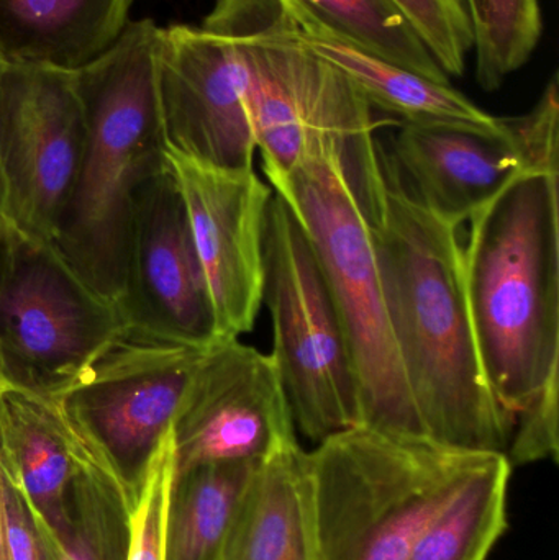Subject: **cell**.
Masks as SVG:
<instances>
[{
  "mask_svg": "<svg viewBox=\"0 0 559 560\" xmlns=\"http://www.w3.org/2000/svg\"><path fill=\"white\" fill-rule=\"evenodd\" d=\"M386 220L371 233L404 377L427 438L463 453L505 454L514 423L479 361L458 226L423 209L384 153Z\"/></svg>",
  "mask_w": 559,
  "mask_h": 560,
  "instance_id": "6da1fadb",
  "label": "cell"
},
{
  "mask_svg": "<svg viewBox=\"0 0 559 560\" xmlns=\"http://www.w3.org/2000/svg\"><path fill=\"white\" fill-rule=\"evenodd\" d=\"M202 26L235 52L263 171L328 161L370 232H377L387 209L384 151L357 84L308 48L282 0H217Z\"/></svg>",
  "mask_w": 559,
  "mask_h": 560,
  "instance_id": "7a4b0ae2",
  "label": "cell"
},
{
  "mask_svg": "<svg viewBox=\"0 0 559 560\" xmlns=\"http://www.w3.org/2000/svg\"><path fill=\"white\" fill-rule=\"evenodd\" d=\"M559 167H528L469 220L462 276L479 361L512 423L559 398Z\"/></svg>",
  "mask_w": 559,
  "mask_h": 560,
  "instance_id": "3957f363",
  "label": "cell"
},
{
  "mask_svg": "<svg viewBox=\"0 0 559 560\" xmlns=\"http://www.w3.org/2000/svg\"><path fill=\"white\" fill-rule=\"evenodd\" d=\"M161 35L153 20L128 22L107 51L74 71L84 153L51 245L79 278L118 305L138 197L167 166L158 91Z\"/></svg>",
  "mask_w": 559,
  "mask_h": 560,
  "instance_id": "277c9868",
  "label": "cell"
},
{
  "mask_svg": "<svg viewBox=\"0 0 559 560\" xmlns=\"http://www.w3.org/2000/svg\"><path fill=\"white\" fill-rule=\"evenodd\" d=\"M485 454L364 427L308 453L318 560H406Z\"/></svg>",
  "mask_w": 559,
  "mask_h": 560,
  "instance_id": "5b68a950",
  "label": "cell"
},
{
  "mask_svg": "<svg viewBox=\"0 0 559 560\" xmlns=\"http://www.w3.org/2000/svg\"><path fill=\"white\" fill-rule=\"evenodd\" d=\"M265 174L317 253L353 362L360 427L429 441L397 354L371 232L340 174L321 158L302 161L288 173Z\"/></svg>",
  "mask_w": 559,
  "mask_h": 560,
  "instance_id": "8992f818",
  "label": "cell"
},
{
  "mask_svg": "<svg viewBox=\"0 0 559 560\" xmlns=\"http://www.w3.org/2000/svg\"><path fill=\"white\" fill-rule=\"evenodd\" d=\"M263 303L301 433L318 444L360 427L357 377L334 296L304 226L275 190L263 229Z\"/></svg>",
  "mask_w": 559,
  "mask_h": 560,
  "instance_id": "52a82bcc",
  "label": "cell"
},
{
  "mask_svg": "<svg viewBox=\"0 0 559 560\" xmlns=\"http://www.w3.org/2000/svg\"><path fill=\"white\" fill-rule=\"evenodd\" d=\"M128 329L121 306L79 278L51 243L10 235L0 280V374L7 384L56 397Z\"/></svg>",
  "mask_w": 559,
  "mask_h": 560,
  "instance_id": "ba28073f",
  "label": "cell"
},
{
  "mask_svg": "<svg viewBox=\"0 0 559 560\" xmlns=\"http://www.w3.org/2000/svg\"><path fill=\"white\" fill-rule=\"evenodd\" d=\"M209 348L174 345L128 329L71 387L53 397L137 503L194 372Z\"/></svg>",
  "mask_w": 559,
  "mask_h": 560,
  "instance_id": "9c48e42d",
  "label": "cell"
},
{
  "mask_svg": "<svg viewBox=\"0 0 559 560\" xmlns=\"http://www.w3.org/2000/svg\"><path fill=\"white\" fill-rule=\"evenodd\" d=\"M84 143L74 71L7 62L0 79V171L9 235L51 243Z\"/></svg>",
  "mask_w": 559,
  "mask_h": 560,
  "instance_id": "30bf717a",
  "label": "cell"
},
{
  "mask_svg": "<svg viewBox=\"0 0 559 560\" xmlns=\"http://www.w3.org/2000/svg\"><path fill=\"white\" fill-rule=\"evenodd\" d=\"M389 163L423 209L459 229L522 171L559 167L558 75L531 112L504 118L501 133L403 125Z\"/></svg>",
  "mask_w": 559,
  "mask_h": 560,
  "instance_id": "8fae6325",
  "label": "cell"
},
{
  "mask_svg": "<svg viewBox=\"0 0 559 560\" xmlns=\"http://www.w3.org/2000/svg\"><path fill=\"white\" fill-rule=\"evenodd\" d=\"M294 441V417L272 355L238 338L210 346L174 421L176 472L207 464H261Z\"/></svg>",
  "mask_w": 559,
  "mask_h": 560,
  "instance_id": "7c38bea8",
  "label": "cell"
},
{
  "mask_svg": "<svg viewBox=\"0 0 559 560\" xmlns=\"http://www.w3.org/2000/svg\"><path fill=\"white\" fill-rule=\"evenodd\" d=\"M206 278L220 339L255 326L263 305V229L272 189L253 170H219L167 153Z\"/></svg>",
  "mask_w": 559,
  "mask_h": 560,
  "instance_id": "4fadbf2b",
  "label": "cell"
},
{
  "mask_svg": "<svg viewBox=\"0 0 559 560\" xmlns=\"http://www.w3.org/2000/svg\"><path fill=\"white\" fill-rule=\"evenodd\" d=\"M120 306L138 335L194 348L220 341L183 197L170 166L138 197Z\"/></svg>",
  "mask_w": 559,
  "mask_h": 560,
  "instance_id": "5bb4252c",
  "label": "cell"
},
{
  "mask_svg": "<svg viewBox=\"0 0 559 560\" xmlns=\"http://www.w3.org/2000/svg\"><path fill=\"white\" fill-rule=\"evenodd\" d=\"M158 91L167 153L219 170H253L258 150L229 39L203 26L163 28Z\"/></svg>",
  "mask_w": 559,
  "mask_h": 560,
  "instance_id": "9a60e30c",
  "label": "cell"
},
{
  "mask_svg": "<svg viewBox=\"0 0 559 560\" xmlns=\"http://www.w3.org/2000/svg\"><path fill=\"white\" fill-rule=\"evenodd\" d=\"M75 467L78 443L55 400L0 384V469L61 548L71 532Z\"/></svg>",
  "mask_w": 559,
  "mask_h": 560,
  "instance_id": "2e32d148",
  "label": "cell"
},
{
  "mask_svg": "<svg viewBox=\"0 0 559 560\" xmlns=\"http://www.w3.org/2000/svg\"><path fill=\"white\" fill-rule=\"evenodd\" d=\"M217 560H318L311 460L298 441L259 464Z\"/></svg>",
  "mask_w": 559,
  "mask_h": 560,
  "instance_id": "e0dca14e",
  "label": "cell"
},
{
  "mask_svg": "<svg viewBox=\"0 0 559 560\" xmlns=\"http://www.w3.org/2000/svg\"><path fill=\"white\" fill-rule=\"evenodd\" d=\"M135 0H0V56L78 71L107 51Z\"/></svg>",
  "mask_w": 559,
  "mask_h": 560,
  "instance_id": "ac0fdd59",
  "label": "cell"
},
{
  "mask_svg": "<svg viewBox=\"0 0 559 560\" xmlns=\"http://www.w3.org/2000/svg\"><path fill=\"white\" fill-rule=\"evenodd\" d=\"M298 23L308 48L340 68L357 84L371 108L399 117L403 125L459 127L488 133L504 130V118L482 110L452 84L432 81L371 55L311 20H298Z\"/></svg>",
  "mask_w": 559,
  "mask_h": 560,
  "instance_id": "d6986e66",
  "label": "cell"
},
{
  "mask_svg": "<svg viewBox=\"0 0 559 560\" xmlns=\"http://www.w3.org/2000/svg\"><path fill=\"white\" fill-rule=\"evenodd\" d=\"M511 463L485 454L455 495L427 523L406 560H486L508 529Z\"/></svg>",
  "mask_w": 559,
  "mask_h": 560,
  "instance_id": "ffe728a7",
  "label": "cell"
},
{
  "mask_svg": "<svg viewBox=\"0 0 559 560\" xmlns=\"http://www.w3.org/2000/svg\"><path fill=\"white\" fill-rule=\"evenodd\" d=\"M259 464H207L174 472L166 560H217Z\"/></svg>",
  "mask_w": 559,
  "mask_h": 560,
  "instance_id": "44dd1931",
  "label": "cell"
},
{
  "mask_svg": "<svg viewBox=\"0 0 559 560\" xmlns=\"http://www.w3.org/2000/svg\"><path fill=\"white\" fill-rule=\"evenodd\" d=\"M298 20H311L358 48L450 84L406 13L394 0H282Z\"/></svg>",
  "mask_w": 559,
  "mask_h": 560,
  "instance_id": "7402d4cb",
  "label": "cell"
},
{
  "mask_svg": "<svg viewBox=\"0 0 559 560\" xmlns=\"http://www.w3.org/2000/svg\"><path fill=\"white\" fill-rule=\"evenodd\" d=\"M75 443L78 467L69 495L71 532L59 560H127L133 502L101 457L78 436Z\"/></svg>",
  "mask_w": 559,
  "mask_h": 560,
  "instance_id": "603a6c76",
  "label": "cell"
},
{
  "mask_svg": "<svg viewBox=\"0 0 559 560\" xmlns=\"http://www.w3.org/2000/svg\"><path fill=\"white\" fill-rule=\"evenodd\" d=\"M466 5L475 35L476 79L485 91H498L540 42V0H466Z\"/></svg>",
  "mask_w": 559,
  "mask_h": 560,
  "instance_id": "cb8c5ba5",
  "label": "cell"
},
{
  "mask_svg": "<svg viewBox=\"0 0 559 560\" xmlns=\"http://www.w3.org/2000/svg\"><path fill=\"white\" fill-rule=\"evenodd\" d=\"M449 78H459L475 46L466 0H394Z\"/></svg>",
  "mask_w": 559,
  "mask_h": 560,
  "instance_id": "d4e9b609",
  "label": "cell"
},
{
  "mask_svg": "<svg viewBox=\"0 0 559 560\" xmlns=\"http://www.w3.org/2000/svg\"><path fill=\"white\" fill-rule=\"evenodd\" d=\"M176 460L173 436L161 447L131 512L127 560H166V525Z\"/></svg>",
  "mask_w": 559,
  "mask_h": 560,
  "instance_id": "484cf974",
  "label": "cell"
},
{
  "mask_svg": "<svg viewBox=\"0 0 559 560\" xmlns=\"http://www.w3.org/2000/svg\"><path fill=\"white\" fill-rule=\"evenodd\" d=\"M0 509L7 560H59L61 546L39 522L22 490L0 469Z\"/></svg>",
  "mask_w": 559,
  "mask_h": 560,
  "instance_id": "4316f807",
  "label": "cell"
},
{
  "mask_svg": "<svg viewBox=\"0 0 559 560\" xmlns=\"http://www.w3.org/2000/svg\"><path fill=\"white\" fill-rule=\"evenodd\" d=\"M7 61L0 56V79H2L3 71H5ZM0 233L9 235L5 226V190H3L2 171H0Z\"/></svg>",
  "mask_w": 559,
  "mask_h": 560,
  "instance_id": "83f0119b",
  "label": "cell"
},
{
  "mask_svg": "<svg viewBox=\"0 0 559 560\" xmlns=\"http://www.w3.org/2000/svg\"><path fill=\"white\" fill-rule=\"evenodd\" d=\"M10 235L0 233V280L5 271L7 256H9Z\"/></svg>",
  "mask_w": 559,
  "mask_h": 560,
  "instance_id": "f1b7e54d",
  "label": "cell"
},
{
  "mask_svg": "<svg viewBox=\"0 0 559 560\" xmlns=\"http://www.w3.org/2000/svg\"><path fill=\"white\" fill-rule=\"evenodd\" d=\"M0 560H7L5 546H3L2 509H0Z\"/></svg>",
  "mask_w": 559,
  "mask_h": 560,
  "instance_id": "f546056e",
  "label": "cell"
},
{
  "mask_svg": "<svg viewBox=\"0 0 559 560\" xmlns=\"http://www.w3.org/2000/svg\"><path fill=\"white\" fill-rule=\"evenodd\" d=\"M3 382H5V381H3L2 374H0V384H3Z\"/></svg>",
  "mask_w": 559,
  "mask_h": 560,
  "instance_id": "4dcf8cb0",
  "label": "cell"
}]
</instances>
